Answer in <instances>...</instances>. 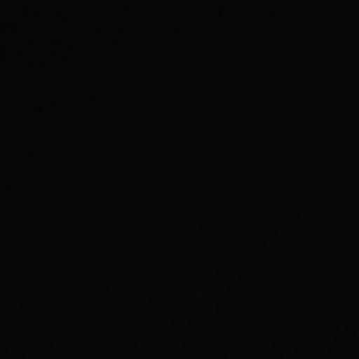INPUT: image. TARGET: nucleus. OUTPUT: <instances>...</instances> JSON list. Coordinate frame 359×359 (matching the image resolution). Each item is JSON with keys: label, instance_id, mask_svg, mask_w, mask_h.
Segmentation results:
<instances>
[]
</instances>
